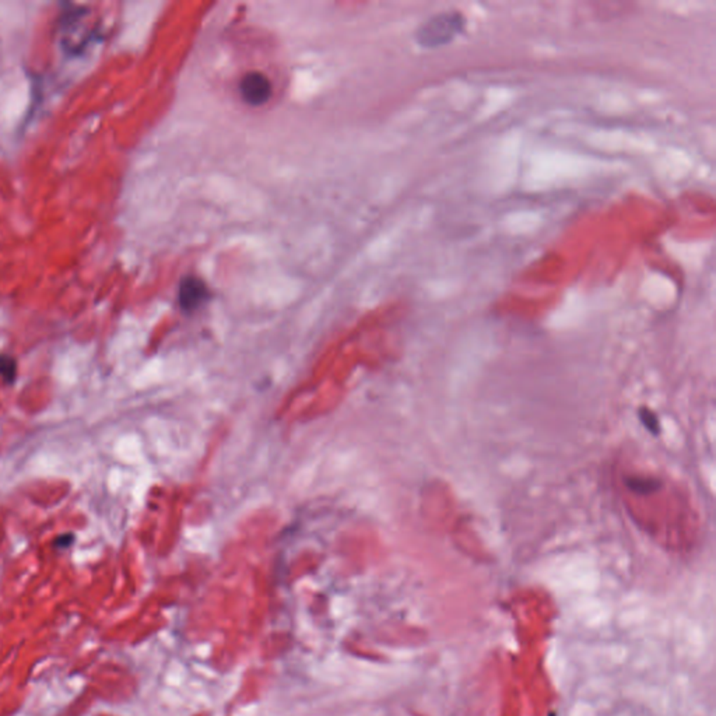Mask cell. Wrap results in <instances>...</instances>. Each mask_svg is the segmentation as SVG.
I'll return each mask as SVG.
<instances>
[{
  "label": "cell",
  "instance_id": "cell-1",
  "mask_svg": "<svg viewBox=\"0 0 716 716\" xmlns=\"http://www.w3.org/2000/svg\"><path fill=\"white\" fill-rule=\"evenodd\" d=\"M465 28V18L458 11H445L431 17L417 31V41L426 48H437L451 42Z\"/></svg>",
  "mask_w": 716,
  "mask_h": 716
},
{
  "label": "cell",
  "instance_id": "cell-2",
  "mask_svg": "<svg viewBox=\"0 0 716 716\" xmlns=\"http://www.w3.org/2000/svg\"><path fill=\"white\" fill-rule=\"evenodd\" d=\"M239 90L243 101L253 107L263 105L271 97V83L260 72H250L245 74L241 80Z\"/></svg>",
  "mask_w": 716,
  "mask_h": 716
},
{
  "label": "cell",
  "instance_id": "cell-3",
  "mask_svg": "<svg viewBox=\"0 0 716 716\" xmlns=\"http://www.w3.org/2000/svg\"><path fill=\"white\" fill-rule=\"evenodd\" d=\"M208 298V287L198 277H185L180 287V304L185 311H195Z\"/></svg>",
  "mask_w": 716,
  "mask_h": 716
},
{
  "label": "cell",
  "instance_id": "cell-4",
  "mask_svg": "<svg viewBox=\"0 0 716 716\" xmlns=\"http://www.w3.org/2000/svg\"><path fill=\"white\" fill-rule=\"evenodd\" d=\"M17 372V364L10 356H0V377L6 384H13Z\"/></svg>",
  "mask_w": 716,
  "mask_h": 716
},
{
  "label": "cell",
  "instance_id": "cell-5",
  "mask_svg": "<svg viewBox=\"0 0 716 716\" xmlns=\"http://www.w3.org/2000/svg\"><path fill=\"white\" fill-rule=\"evenodd\" d=\"M72 540H73V536H72V534H65V536H62L60 539H58L56 546L66 547V546H69V544H70V541H72Z\"/></svg>",
  "mask_w": 716,
  "mask_h": 716
}]
</instances>
